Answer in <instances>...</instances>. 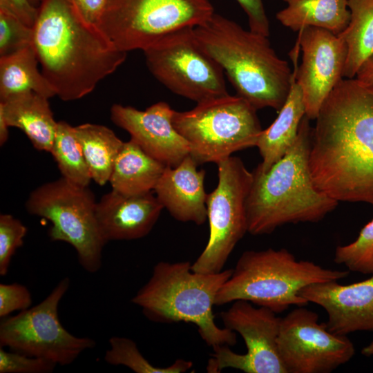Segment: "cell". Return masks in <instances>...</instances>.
<instances>
[{
    "mask_svg": "<svg viewBox=\"0 0 373 373\" xmlns=\"http://www.w3.org/2000/svg\"><path fill=\"white\" fill-rule=\"evenodd\" d=\"M348 275L349 271L325 269L312 261L298 260L284 248L249 250L242 254L230 278L218 291L215 305L243 300L278 314L291 305L309 303L299 295L303 287L339 280Z\"/></svg>",
    "mask_w": 373,
    "mask_h": 373,
    "instance_id": "8992f818",
    "label": "cell"
},
{
    "mask_svg": "<svg viewBox=\"0 0 373 373\" xmlns=\"http://www.w3.org/2000/svg\"><path fill=\"white\" fill-rule=\"evenodd\" d=\"M96 206L88 186L62 177L36 188L26 203L30 214L51 222L48 233L52 241H64L74 247L80 265L89 273L101 268L106 243L98 226Z\"/></svg>",
    "mask_w": 373,
    "mask_h": 373,
    "instance_id": "ba28073f",
    "label": "cell"
},
{
    "mask_svg": "<svg viewBox=\"0 0 373 373\" xmlns=\"http://www.w3.org/2000/svg\"><path fill=\"white\" fill-rule=\"evenodd\" d=\"M10 127L21 129L39 151L50 152L58 122L54 118L48 99L34 92L0 102Z\"/></svg>",
    "mask_w": 373,
    "mask_h": 373,
    "instance_id": "44dd1931",
    "label": "cell"
},
{
    "mask_svg": "<svg viewBox=\"0 0 373 373\" xmlns=\"http://www.w3.org/2000/svg\"><path fill=\"white\" fill-rule=\"evenodd\" d=\"M248 18L249 30L266 37L269 35V22L262 0H236Z\"/></svg>",
    "mask_w": 373,
    "mask_h": 373,
    "instance_id": "836d02e7",
    "label": "cell"
},
{
    "mask_svg": "<svg viewBox=\"0 0 373 373\" xmlns=\"http://www.w3.org/2000/svg\"><path fill=\"white\" fill-rule=\"evenodd\" d=\"M62 178L82 186H88L92 178L77 137L75 127L58 122L55 138L50 152Z\"/></svg>",
    "mask_w": 373,
    "mask_h": 373,
    "instance_id": "4316f807",
    "label": "cell"
},
{
    "mask_svg": "<svg viewBox=\"0 0 373 373\" xmlns=\"http://www.w3.org/2000/svg\"><path fill=\"white\" fill-rule=\"evenodd\" d=\"M274 122L262 130L257 142L262 162L256 169L268 171L294 143L303 118L306 115L300 87L296 81L295 70L287 97Z\"/></svg>",
    "mask_w": 373,
    "mask_h": 373,
    "instance_id": "ffe728a7",
    "label": "cell"
},
{
    "mask_svg": "<svg viewBox=\"0 0 373 373\" xmlns=\"http://www.w3.org/2000/svg\"><path fill=\"white\" fill-rule=\"evenodd\" d=\"M361 354L365 356H373V341L362 349Z\"/></svg>",
    "mask_w": 373,
    "mask_h": 373,
    "instance_id": "f35d334b",
    "label": "cell"
},
{
    "mask_svg": "<svg viewBox=\"0 0 373 373\" xmlns=\"http://www.w3.org/2000/svg\"><path fill=\"white\" fill-rule=\"evenodd\" d=\"M318 314L298 306L281 318L277 340L287 373H329L354 356L353 343L318 323Z\"/></svg>",
    "mask_w": 373,
    "mask_h": 373,
    "instance_id": "5bb4252c",
    "label": "cell"
},
{
    "mask_svg": "<svg viewBox=\"0 0 373 373\" xmlns=\"http://www.w3.org/2000/svg\"><path fill=\"white\" fill-rule=\"evenodd\" d=\"M33 41V28L11 12L0 9V57L13 54Z\"/></svg>",
    "mask_w": 373,
    "mask_h": 373,
    "instance_id": "f546056e",
    "label": "cell"
},
{
    "mask_svg": "<svg viewBox=\"0 0 373 373\" xmlns=\"http://www.w3.org/2000/svg\"><path fill=\"white\" fill-rule=\"evenodd\" d=\"M256 111L244 98L228 94L197 103L189 111H175L173 124L198 165L217 164L236 151L256 146L262 131Z\"/></svg>",
    "mask_w": 373,
    "mask_h": 373,
    "instance_id": "52a82bcc",
    "label": "cell"
},
{
    "mask_svg": "<svg viewBox=\"0 0 373 373\" xmlns=\"http://www.w3.org/2000/svg\"><path fill=\"white\" fill-rule=\"evenodd\" d=\"M232 271L198 273L191 269L189 261H161L153 267L149 280L131 302L151 321L191 323L208 345L233 346L237 343L236 332L219 327L213 311L216 296Z\"/></svg>",
    "mask_w": 373,
    "mask_h": 373,
    "instance_id": "5b68a950",
    "label": "cell"
},
{
    "mask_svg": "<svg viewBox=\"0 0 373 373\" xmlns=\"http://www.w3.org/2000/svg\"><path fill=\"white\" fill-rule=\"evenodd\" d=\"M193 30L238 96L256 110L270 107L280 111L289 94L293 71L288 62L276 55L268 37L245 30L216 13Z\"/></svg>",
    "mask_w": 373,
    "mask_h": 373,
    "instance_id": "277c9868",
    "label": "cell"
},
{
    "mask_svg": "<svg viewBox=\"0 0 373 373\" xmlns=\"http://www.w3.org/2000/svg\"><path fill=\"white\" fill-rule=\"evenodd\" d=\"M79 13L88 23L99 26L106 0H73Z\"/></svg>",
    "mask_w": 373,
    "mask_h": 373,
    "instance_id": "d590c367",
    "label": "cell"
},
{
    "mask_svg": "<svg viewBox=\"0 0 373 373\" xmlns=\"http://www.w3.org/2000/svg\"><path fill=\"white\" fill-rule=\"evenodd\" d=\"M316 189L340 202L373 204V86L341 79L312 128L309 156Z\"/></svg>",
    "mask_w": 373,
    "mask_h": 373,
    "instance_id": "6da1fadb",
    "label": "cell"
},
{
    "mask_svg": "<svg viewBox=\"0 0 373 373\" xmlns=\"http://www.w3.org/2000/svg\"><path fill=\"white\" fill-rule=\"evenodd\" d=\"M27 227L11 214L0 215V275L7 274L12 256L22 246Z\"/></svg>",
    "mask_w": 373,
    "mask_h": 373,
    "instance_id": "4dcf8cb0",
    "label": "cell"
},
{
    "mask_svg": "<svg viewBox=\"0 0 373 373\" xmlns=\"http://www.w3.org/2000/svg\"><path fill=\"white\" fill-rule=\"evenodd\" d=\"M209 0H106L99 28L121 50H142L214 14Z\"/></svg>",
    "mask_w": 373,
    "mask_h": 373,
    "instance_id": "9c48e42d",
    "label": "cell"
},
{
    "mask_svg": "<svg viewBox=\"0 0 373 373\" xmlns=\"http://www.w3.org/2000/svg\"><path fill=\"white\" fill-rule=\"evenodd\" d=\"M348 8L349 23L338 35L347 46L343 77L352 79L373 55V0H348Z\"/></svg>",
    "mask_w": 373,
    "mask_h": 373,
    "instance_id": "484cf974",
    "label": "cell"
},
{
    "mask_svg": "<svg viewBox=\"0 0 373 373\" xmlns=\"http://www.w3.org/2000/svg\"><path fill=\"white\" fill-rule=\"evenodd\" d=\"M305 115L297 137L285 154L265 172L256 169L247 199L248 233H272L289 223L316 222L338 201L318 191L309 164L312 128Z\"/></svg>",
    "mask_w": 373,
    "mask_h": 373,
    "instance_id": "3957f363",
    "label": "cell"
},
{
    "mask_svg": "<svg viewBox=\"0 0 373 373\" xmlns=\"http://www.w3.org/2000/svg\"><path fill=\"white\" fill-rule=\"evenodd\" d=\"M9 126L2 112L0 111V144L3 145L9 137Z\"/></svg>",
    "mask_w": 373,
    "mask_h": 373,
    "instance_id": "74e56055",
    "label": "cell"
},
{
    "mask_svg": "<svg viewBox=\"0 0 373 373\" xmlns=\"http://www.w3.org/2000/svg\"><path fill=\"white\" fill-rule=\"evenodd\" d=\"M283 1L286 6L277 12L276 19L294 32L314 27L339 35L350 19L348 0Z\"/></svg>",
    "mask_w": 373,
    "mask_h": 373,
    "instance_id": "cb8c5ba5",
    "label": "cell"
},
{
    "mask_svg": "<svg viewBox=\"0 0 373 373\" xmlns=\"http://www.w3.org/2000/svg\"><path fill=\"white\" fill-rule=\"evenodd\" d=\"M29 1L35 7H37V6H39L41 2V0H29Z\"/></svg>",
    "mask_w": 373,
    "mask_h": 373,
    "instance_id": "ab89813d",
    "label": "cell"
},
{
    "mask_svg": "<svg viewBox=\"0 0 373 373\" xmlns=\"http://www.w3.org/2000/svg\"><path fill=\"white\" fill-rule=\"evenodd\" d=\"M356 77L361 82L373 86V55L362 65Z\"/></svg>",
    "mask_w": 373,
    "mask_h": 373,
    "instance_id": "8d00e7d4",
    "label": "cell"
},
{
    "mask_svg": "<svg viewBox=\"0 0 373 373\" xmlns=\"http://www.w3.org/2000/svg\"><path fill=\"white\" fill-rule=\"evenodd\" d=\"M174 112L165 102L144 111L115 104L111 108V119L146 153L165 166L174 167L190 153L188 142L173 126Z\"/></svg>",
    "mask_w": 373,
    "mask_h": 373,
    "instance_id": "2e32d148",
    "label": "cell"
},
{
    "mask_svg": "<svg viewBox=\"0 0 373 373\" xmlns=\"http://www.w3.org/2000/svg\"><path fill=\"white\" fill-rule=\"evenodd\" d=\"M224 327L238 333L247 347L238 354L229 345H218L208 361V372L231 367L246 373H287L280 357L277 340L281 318L271 309L255 307L250 302L238 300L221 312Z\"/></svg>",
    "mask_w": 373,
    "mask_h": 373,
    "instance_id": "4fadbf2b",
    "label": "cell"
},
{
    "mask_svg": "<svg viewBox=\"0 0 373 373\" xmlns=\"http://www.w3.org/2000/svg\"><path fill=\"white\" fill-rule=\"evenodd\" d=\"M56 366L44 358L0 347V373H50Z\"/></svg>",
    "mask_w": 373,
    "mask_h": 373,
    "instance_id": "1f68e13d",
    "label": "cell"
},
{
    "mask_svg": "<svg viewBox=\"0 0 373 373\" xmlns=\"http://www.w3.org/2000/svg\"><path fill=\"white\" fill-rule=\"evenodd\" d=\"M69 285L66 277L37 305L3 318L0 323L1 347L57 365H70L83 352L93 349L96 345L93 339L73 335L59 318V305Z\"/></svg>",
    "mask_w": 373,
    "mask_h": 373,
    "instance_id": "7c38bea8",
    "label": "cell"
},
{
    "mask_svg": "<svg viewBox=\"0 0 373 373\" xmlns=\"http://www.w3.org/2000/svg\"><path fill=\"white\" fill-rule=\"evenodd\" d=\"M216 164L218 184L206 202L209 238L191 264V269L198 273L222 271L236 245L248 232L246 204L253 173L238 157L230 156Z\"/></svg>",
    "mask_w": 373,
    "mask_h": 373,
    "instance_id": "8fae6325",
    "label": "cell"
},
{
    "mask_svg": "<svg viewBox=\"0 0 373 373\" xmlns=\"http://www.w3.org/2000/svg\"><path fill=\"white\" fill-rule=\"evenodd\" d=\"M189 155L174 167L166 166L154 191L163 207L177 220L197 225L207 219L205 171Z\"/></svg>",
    "mask_w": 373,
    "mask_h": 373,
    "instance_id": "d6986e66",
    "label": "cell"
},
{
    "mask_svg": "<svg viewBox=\"0 0 373 373\" xmlns=\"http://www.w3.org/2000/svg\"><path fill=\"white\" fill-rule=\"evenodd\" d=\"M193 28L175 30L143 51L149 70L160 83L200 103L229 93L222 68L200 46Z\"/></svg>",
    "mask_w": 373,
    "mask_h": 373,
    "instance_id": "30bf717a",
    "label": "cell"
},
{
    "mask_svg": "<svg viewBox=\"0 0 373 373\" xmlns=\"http://www.w3.org/2000/svg\"><path fill=\"white\" fill-rule=\"evenodd\" d=\"M334 261L345 265L349 271L373 274V219L354 242L336 248Z\"/></svg>",
    "mask_w": 373,
    "mask_h": 373,
    "instance_id": "f1b7e54d",
    "label": "cell"
},
{
    "mask_svg": "<svg viewBox=\"0 0 373 373\" xmlns=\"http://www.w3.org/2000/svg\"><path fill=\"white\" fill-rule=\"evenodd\" d=\"M108 342L110 347L105 353V361L113 365L126 366L136 373H182L193 367L191 361L183 358L177 359L170 366L157 367L143 356L132 339L112 336Z\"/></svg>",
    "mask_w": 373,
    "mask_h": 373,
    "instance_id": "83f0119b",
    "label": "cell"
},
{
    "mask_svg": "<svg viewBox=\"0 0 373 373\" xmlns=\"http://www.w3.org/2000/svg\"><path fill=\"white\" fill-rule=\"evenodd\" d=\"M33 45L13 54L0 57V102L34 92L48 99L56 92L38 68Z\"/></svg>",
    "mask_w": 373,
    "mask_h": 373,
    "instance_id": "603a6c76",
    "label": "cell"
},
{
    "mask_svg": "<svg viewBox=\"0 0 373 373\" xmlns=\"http://www.w3.org/2000/svg\"><path fill=\"white\" fill-rule=\"evenodd\" d=\"M32 303L31 293L19 283L0 284V317L6 318L15 311H23Z\"/></svg>",
    "mask_w": 373,
    "mask_h": 373,
    "instance_id": "d6a6232c",
    "label": "cell"
},
{
    "mask_svg": "<svg viewBox=\"0 0 373 373\" xmlns=\"http://www.w3.org/2000/svg\"><path fill=\"white\" fill-rule=\"evenodd\" d=\"M0 9L6 10L33 28L38 15V8L29 0H0Z\"/></svg>",
    "mask_w": 373,
    "mask_h": 373,
    "instance_id": "e575fe53",
    "label": "cell"
},
{
    "mask_svg": "<svg viewBox=\"0 0 373 373\" xmlns=\"http://www.w3.org/2000/svg\"><path fill=\"white\" fill-rule=\"evenodd\" d=\"M75 131L92 180L104 185L124 142L103 125L86 123L75 126Z\"/></svg>",
    "mask_w": 373,
    "mask_h": 373,
    "instance_id": "d4e9b609",
    "label": "cell"
},
{
    "mask_svg": "<svg viewBox=\"0 0 373 373\" xmlns=\"http://www.w3.org/2000/svg\"><path fill=\"white\" fill-rule=\"evenodd\" d=\"M299 295L325 309L329 332L345 336L356 332H373V274L347 285L338 280L313 283L301 289Z\"/></svg>",
    "mask_w": 373,
    "mask_h": 373,
    "instance_id": "e0dca14e",
    "label": "cell"
},
{
    "mask_svg": "<svg viewBox=\"0 0 373 373\" xmlns=\"http://www.w3.org/2000/svg\"><path fill=\"white\" fill-rule=\"evenodd\" d=\"M166 166L130 139L116 158L109 182L113 190L126 195L152 192Z\"/></svg>",
    "mask_w": 373,
    "mask_h": 373,
    "instance_id": "7402d4cb",
    "label": "cell"
},
{
    "mask_svg": "<svg viewBox=\"0 0 373 373\" xmlns=\"http://www.w3.org/2000/svg\"><path fill=\"white\" fill-rule=\"evenodd\" d=\"M32 45L41 71L64 101L91 93L127 53L99 26L87 22L73 0H41Z\"/></svg>",
    "mask_w": 373,
    "mask_h": 373,
    "instance_id": "7a4b0ae2",
    "label": "cell"
},
{
    "mask_svg": "<svg viewBox=\"0 0 373 373\" xmlns=\"http://www.w3.org/2000/svg\"><path fill=\"white\" fill-rule=\"evenodd\" d=\"M163 209L153 191L126 195L112 189L97 202L96 217L106 242L131 240L147 236Z\"/></svg>",
    "mask_w": 373,
    "mask_h": 373,
    "instance_id": "ac0fdd59",
    "label": "cell"
},
{
    "mask_svg": "<svg viewBox=\"0 0 373 373\" xmlns=\"http://www.w3.org/2000/svg\"><path fill=\"white\" fill-rule=\"evenodd\" d=\"M303 52L297 65V46L292 51L296 81L301 88L306 116L316 119L325 100L342 79L347 57L344 40L332 32L314 27L299 31Z\"/></svg>",
    "mask_w": 373,
    "mask_h": 373,
    "instance_id": "9a60e30c",
    "label": "cell"
}]
</instances>
